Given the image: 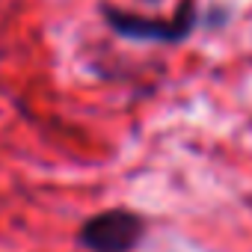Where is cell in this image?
Listing matches in <instances>:
<instances>
[{
  "mask_svg": "<svg viewBox=\"0 0 252 252\" xmlns=\"http://www.w3.org/2000/svg\"><path fill=\"white\" fill-rule=\"evenodd\" d=\"M101 21L107 30L128 42H146V45H184L193 30L202 21L199 0H181L172 15H140L131 9H119L113 3H101Z\"/></svg>",
  "mask_w": 252,
  "mask_h": 252,
  "instance_id": "cell-1",
  "label": "cell"
},
{
  "mask_svg": "<svg viewBox=\"0 0 252 252\" xmlns=\"http://www.w3.org/2000/svg\"><path fill=\"white\" fill-rule=\"evenodd\" d=\"M149 220L131 208H104L80 222L77 246L86 252H134L143 243Z\"/></svg>",
  "mask_w": 252,
  "mask_h": 252,
  "instance_id": "cell-2",
  "label": "cell"
},
{
  "mask_svg": "<svg viewBox=\"0 0 252 252\" xmlns=\"http://www.w3.org/2000/svg\"><path fill=\"white\" fill-rule=\"evenodd\" d=\"M140 3H146V6H160L163 0H140Z\"/></svg>",
  "mask_w": 252,
  "mask_h": 252,
  "instance_id": "cell-3",
  "label": "cell"
}]
</instances>
